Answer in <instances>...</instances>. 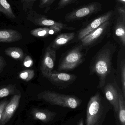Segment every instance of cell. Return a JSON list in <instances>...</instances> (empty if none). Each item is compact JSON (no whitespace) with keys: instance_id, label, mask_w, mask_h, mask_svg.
Returning a JSON list of instances; mask_svg holds the SVG:
<instances>
[{"instance_id":"1","label":"cell","mask_w":125,"mask_h":125,"mask_svg":"<svg viewBox=\"0 0 125 125\" xmlns=\"http://www.w3.org/2000/svg\"><path fill=\"white\" fill-rule=\"evenodd\" d=\"M116 50L111 42L104 45L93 57L90 65V74L95 73L99 78L97 88L101 89L105 86L106 78L111 70L113 55Z\"/></svg>"},{"instance_id":"2","label":"cell","mask_w":125,"mask_h":125,"mask_svg":"<svg viewBox=\"0 0 125 125\" xmlns=\"http://www.w3.org/2000/svg\"><path fill=\"white\" fill-rule=\"evenodd\" d=\"M109 108L103 102L100 93H96L91 97L87 104L86 125H102Z\"/></svg>"},{"instance_id":"3","label":"cell","mask_w":125,"mask_h":125,"mask_svg":"<svg viewBox=\"0 0 125 125\" xmlns=\"http://www.w3.org/2000/svg\"><path fill=\"white\" fill-rule=\"evenodd\" d=\"M41 99L52 105L75 109L80 105L82 101L76 96L64 94L54 91L46 90L41 93L38 96Z\"/></svg>"},{"instance_id":"4","label":"cell","mask_w":125,"mask_h":125,"mask_svg":"<svg viewBox=\"0 0 125 125\" xmlns=\"http://www.w3.org/2000/svg\"><path fill=\"white\" fill-rule=\"evenodd\" d=\"M83 49L81 44L78 45L65 54L59 62L58 71L71 70L81 64L84 61Z\"/></svg>"},{"instance_id":"5","label":"cell","mask_w":125,"mask_h":125,"mask_svg":"<svg viewBox=\"0 0 125 125\" xmlns=\"http://www.w3.org/2000/svg\"><path fill=\"white\" fill-rule=\"evenodd\" d=\"M111 20L103 23L80 40L83 48H90L98 44L108 35L111 29Z\"/></svg>"},{"instance_id":"6","label":"cell","mask_w":125,"mask_h":125,"mask_svg":"<svg viewBox=\"0 0 125 125\" xmlns=\"http://www.w3.org/2000/svg\"><path fill=\"white\" fill-rule=\"evenodd\" d=\"M102 5L98 2L83 6L67 14L65 21L69 22L80 20L97 13L102 9Z\"/></svg>"},{"instance_id":"7","label":"cell","mask_w":125,"mask_h":125,"mask_svg":"<svg viewBox=\"0 0 125 125\" xmlns=\"http://www.w3.org/2000/svg\"><path fill=\"white\" fill-rule=\"evenodd\" d=\"M45 78L59 89H64L67 88L73 83L77 79V76L71 73L53 71Z\"/></svg>"},{"instance_id":"8","label":"cell","mask_w":125,"mask_h":125,"mask_svg":"<svg viewBox=\"0 0 125 125\" xmlns=\"http://www.w3.org/2000/svg\"><path fill=\"white\" fill-rule=\"evenodd\" d=\"M113 13L114 12L112 10L109 11L91 21L86 26L79 31L78 33V39L80 41L84 37L97 28L103 23L111 20Z\"/></svg>"},{"instance_id":"9","label":"cell","mask_w":125,"mask_h":125,"mask_svg":"<svg viewBox=\"0 0 125 125\" xmlns=\"http://www.w3.org/2000/svg\"><path fill=\"white\" fill-rule=\"evenodd\" d=\"M56 53L50 45L46 48L40 66V71L44 77H46L53 71L56 62Z\"/></svg>"},{"instance_id":"10","label":"cell","mask_w":125,"mask_h":125,"mask_svg":"<svg viewBox=\"0 0 125 125\" xmlns=\"http://www.w3.org/2000/svg\"><path fill=\"white\" fill-rule=\"evenodd\" d=\"M27 19L33 23L40 26H49L56 25L58 26H67L62 23L56 22L53 20L47 18L45 16L39 14L34 10H30L27 13Z\"/></svg>"},{"instance_id":"11","label":"cell","mask_w":125,"mask_h":125,"mask_svg":"<svg viewBox=\"0 0 125 125\" xmlns=\"http://www.w3.org/2000/svg\"><path fill=\"white\" fill-rule=\"evenodd\" d=\"M21 94L15 95L4 110L0 121V125H6L12 117L18 107L21 98Z\"/></svg>"},{"instance_id":"12","label":"cell","mask_w":125,"mask_h":125,"mask_svg":"<svg viewBox=\"0 0 125 125\" xmlns=\"http://www.w3.org/2000/svg\"><path fill=\"white\" fill-rule=\"evenodd\" d=\"M64 29L73 30H75V28L73 27H68L67 26H61L54 25L49 27L35 29L31 30L30 33L32 36L36 37H45L50 35L58 33Z\"/></svg>"},{"instance_id":"13","label":"cell","mask_w":125,"mask_h":125,"mask_svg":"<svg viewBox=\"0 0 125 125\" xmlns=\"http://www.w3.org/2000/svg\"><path fill=\"white\" fill-rule=\"evenodd\" d=\"M104 93L106 99L113 106L114 111L118 114L119 95L117 90L112 84H108L104 87Z\"/></svg>"},{"instance_id":"14","label":"cell","mask_w":125,"mask_h":125,"mask_svg":"<svg viewBox=\"0 0 125 125\" xmlns=\"http://www.w3.org/2000/svg\"><path fill=\"white\" fill-rule=\"evenodd\" d=\"M31 114L33 118L45 123L49 122L53 120L57 116V113L47 109L34 108L32 109Z\"/></svg>"},{"instance_id":"15","label":"cell","mask_w":125,"mask_h":125,"mask_svg":"<svg viewBox=\"0 0 125 125\" xmlns=\"http://www.w3.org/2000/svg\"><path fill=\"white\" fill-rule=\"evenodd\" d=\"M22 36L20 32L12 29L0 30V42H11L21 40Z\"/></svg>"},{"instance_id":"16","label":"cell","mask_w":125,"mask_h":125,"mask_svg":"<svg viewBox=\"0 0 125 125\" xmlns=\"http://www.w3.org/2000/svg\"><path fill=\"white\" fill-rule=\"evenodd\" d=\"M114 34L116 40L125 47V20L119 17L117 20L114 29Z\"/></svg>"},{"instance_id":"17","label":"cell","mask_w":125,"mask_h":125,"mask_svg":"<svg viewBox=\"0 0 125 125\" xmlns=\"http://www.w3.org/2000/svg\"><path fill=\"white\" fill-rule=\"evenodd\" d=\"M75 35V32L63 33L59 34L50 45L51 48L56 50L72 40Z\"/></svg>"},{"instance_id":"18","label":"cell","mask_w":125,"mask_h":125,"mask_svg":"<svg viewBox=\"0 0 125 125\" xmlns=\"http://www.w3.org/2000/svg\"><path fill=\"white\" fill-rule=\"evenodd\" d=\"M5 53L9 57L18 61L23 60L24 56L23 50L17 47L9 48L5 50Z\"/></svg>"},{"instance_id":"19","label":"cell","mask_w":125,"mask_h":125,"mask_svg":"<svg viewBox=\"0 0 125 125\" xmlns=\"http://www.w3.org/2000/svg\"><path fill=\"white\" fill-rule=\"evenodd\" d=\"M119 95V120L121 125H125V98L123 93L118 92Z\"/></svg>"},{"instance_id":"20","label":"cell","mask_w":125,"mask_h":125,"mask_svg":"<svg viewBox=\"0 0 125 125\" xmlns=\"http://www.w3.org/2000/svg\"><path fill=\"white\" fill-rule=\"evenodd\" d=\"M0 12L11 19L16 18L10 4L7 0H0Z\"/></svg>"},{"instance_id":"21","label":"cell","mask_w":125,"mask_h":125,"mask_svg":"<svg viewBox=\"0 0 125 125\" xmlns=\"http://www.w3.org/2000/svg\"><path fill=\"white\" fill-rule=\"evenodd\" d=\"M15 89V85L10 84L0 87V98L13 94Z\"/></svg>"},{"instance_id":"22","label":"cell","mask_w":125,"mask_h":125,"mask_svg":"<svg viewBox=\"0 0 125 125\" xmlns=\"http://www.w3.org/2000/svg\"><path fill=\"white\" fill-rule=\"evenodd\" d=\"M120 78L122 88V93L124 98H125V58L120 62Z\"/></svg>"},{"instance_id":"23","label":"cell","mask_w":125,"mask_h":125,"mask_svg":"<svg viewBox=\"0 0 125 125\" xmlns=\"http://www.w3.org/2000/svg\"><path fill=\"white\" fill-rule=\"evenodd\" d=\"M34 71L32 70H27L23 71L20 73L19 78L25 81H29L33 78L34 76Z\"/></svg>"},{"instance_id":"24","label":"cell","mask_w":125,"mask_h":125,"mask_svg":"<svg viewBox=\"0 0 125 125\" xmlns=\"http://www.w3.org/2000/svg\"><path fill=\"white\" fill-rule=\"evenodd\" d=\"M55 0H40L39 7L45 9L44 12L47 13L50 10V6Z\"/></svg>"},{"instance_id":"25","label":"cell","mask_w":125,"mask_h":125,"mask_svg":"<svg viewBox=\"0 0 125 125\" xmlns=\"http://www.w3.org/2000/svg\"><path fill=\"white\" fill-rule=\"evenodd\" d=\"M23 3V9L25 12L32 10L34 2L37 0H21Z\"/></svg>"},{"instance_id":"26","label":"cell","mask_w":125,"mask_h":125,"mask_svg":"<svg viewBox=\"0 0 125 125\" xmlns=\"http://www.w3.org/2000/svg\"><path fill=\"white\" fill-rule=\"evenodd\" d=\"M76 0H60L58 3V9H61L64 8L69 4L73 3Z\"/></svg>"},{"instance_id":"27","label":"cell","mask_w":125,"mask_h":125,"mask_svg":"<svg viewBox=\"0 0 125 125\" xmlns=\"http://www.w3.org/2000/svg\"><path fill=\"white\" fill-rule=\"evenodd\" d=\"M23 65L26 67H30L33 65V61L31 56H27L25 58L23 61Z\"/></svg>"},{"instance_id":"28","label":"cell","mask_w":125,"mask_h":125,"mask_svg":"<svg viewBox=\"0 0 125 125\" xmlns=\"http://www.w3.org/2000/svg\"><path fill=\"white\" fill-rule=\"evenodd\" d=\"M9 103V101L7 100L3 101L0 102V121L4 110Z\"/></svg>"},{"instance_id":"29","label":"cell","mask_w":125,"mask_h":125,"mask_svg":"<svg viewBox=\"0 0 125 125\" xmlns=\"http://www.w3.org/2000/svg\"><path fill=\"white\" fill-rule=\"evenodd\" d=\"M125 6L123 7H120L117 9L120 17L122 18L124 20H125Z\"/></svg>"},{"instance_id":"30","label":"cell","mask_w":125,"mask_h":125,"mask_svg":"<svg viewBox=\"0 0 125 125\" xmlns=\"http://www.w3.org/2000/svg\"><path fill=\"white\" fill-rule=\"evenodd\" d=\"M6 65V62L5 60L2 56H0V73Z\"/></svg>"},{"instance_id":"31","label":"cell","mask_w":125,"mask_h":125,"mask_svg":"<svg viewBox=\"0 0 125 125\" xmlns=\"http://www.w3.org/2000/svg\"><path fill=\"white\" fill-rule=\"evenodd\" d=\"M83 120V118H81L80 120L79 121L78 125H84Z\"/></svg>"},{"instance_id":"32","label":"cell","mask_w":125,"mask_h":125,"mask_svg":"<svg viewBox=\"0 0 125 125\" xmlns=\"http://www.w3.org/2000/svg\"><path fill=\"white\" fill-rule=\"evenodd\" d=\"M118 1L119 2L122 3L124 5V6H125V0H116Z\"/></svg>"}]
</instances>
